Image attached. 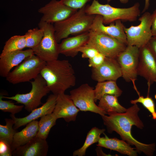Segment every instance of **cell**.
Returning <instances> with one entry per match:
<instances>
[{
	"instance_id": "6da1fadb",
	"label": "cell",
	"mask_w": 156,
	"mask_h": 156,
	"mask_svg": "<svg viewBox=\"0 0 156 156\" xmlns=\"http://www.w3.org/2000/svg\"><path fill=\"white\" fill-rule=\"evenodd\" d=\"M140 110L136 103L127 109L125 112H109L107 113L108 116H101L108 133L115 131L122 140L130 145L134 146L138 153L152 156L155 150V144L141 143L135 138L131 134L132 126L135 125L140 129L144 127L143 123L138 116Z\"/></svg>"
},
{
	"instance_id": "7a4b0ae2",
	"label": "cell",
	"mask_w": 156,
	"mask_h": 156,
	"mask_svg": "<svg viewBox=\"0 0 156 156\" xmlns=\"http://www.w3.org/2000/svg\"><path fill=\"white\" fill-rule=\"evenodd\" d=\"M40 74L54 94L64 93L76 83L74 69L68 60L57 59L46 62Z\"/></svg>"
},
{
	"instance_id": "3957f363",
	"label": "cell",
	"mask_w": 156,
	"mask_h": 156,
	"mask_svg": "<svg viewBox=\"0 0 156 156\" xmlns=\"http://www.w3.org/2000/svg\"><path fill=\"white\" fill-rule=\"evenodd\" d=\"M139 3L128 8H118L108 4H102L97 0H93L91 5H86L85 11L90 15H99L102 16L104 24H110L118 20L133 22L140 14Z\"/></svg>"
},
{
	"instance_id": "277c9868",
	"label": "cell",
	"mask_w": 156,
	"mask_h": 156,
	"mask_svg": "<svg viewBox=\"0 0 156 156\" xmlns=\"http://www.w3.org/2000/svg\"><path fill=\"white\" fill-rule=\"evenodd\" d=\"M86 6L66 19L54 23L55 34L58 43L70 35L75 36L90 30L96 15L87 14Z\"/></svg>"
},
{
	"instance_id": "5b68a950",
	"label": "cell",
	"mask_w": 156,
	"mask_h": 156,
	"mask_svg": "<svg viewBox=\"0 0 156 156\" xmlns=\"http://www.w3.org/2000/svg\"><path fill=\"white\" fill-rule=\"evenodd\" d=\"M46 63L35 54L33 55L10 72L5 77L6 80L14 84L29 81L40 74Z\"/></svg>"
},
{
	"instance_id": "8992f818",
	"label": "cell",
	"mask_w": 156,
	"mask_h": 156,
	"mask_svg": "<svg viewBox=\"0 0 156 156\" xmlns=\"http://www.w3.org/2000/svg\"><path fill=\"white\" fill-rule=\"evenodd\" d=\"M38 25L43 30L44 35L38 45L32 49L34 54L46 62L58 59L59 44L55 37L54 25L40 21Z\"/></svg>"
},
{
	"instance_id": "52a82bcc",
	"label": "cell",
	"mask_w": 156,
	"mask_h": 156,
	"mask_svg": "<svg viewBox=\"0 0 156 156\" xmlns=\"http://www.w3.org/2000/svg\"><path fill=\"white\" fill-rule=\"evenodd\" d=\"M31 89L28 93L17 94L12 96H3V98L14 100L17 103L23 105L25 109L31 112L42 104V98L50 91L46 82L42 76L39 74L34 81L31 82Z\"/></svg>"
},
{
	"instance_id": "ba28073f",
	"label": "cell",
	"mask_w": 156,
	"mask_h": 156,
	"mask_svg": "<svg viewBox=\"0 0 156 156\" xmlns=\"http://www.w3.org/2000/svg\"><path fill=\"white\" fill-rule=\"evenodd\" d=\"M87 43L95 48L106 57L116 59L127 45L106 34L90 30Z\"/></svg>"
},
{
	"instance_id": "9c48e42d",
	"label": "cell",
	"mask_w": 156,
	"mask_h": 156,
	"mask_svg": "<svg viewBox=\"0 0 156 156\" xmlns=\"http://www.w3.org/2000/svg\"><path fill=\"white\" fill-rule=\"evenodd\" d=\"M140 24L132 25L129 28L125 27L127 45L135 46L139 48L147 44L153 36L151 29V14L145 12L139 18Z\"/></svg>"
},
{
	"instance_id": "30bf717a",
	"label": "cell",
	"mask_w": 156,
	"mask_h": 156,
	"mask_svg": "<svg viewBox=\"0 0 156 156\" xmlns=\"http://www.w3.org/2000/svg\"><path fill=\"white\" fill-rule=\"evenodd\" d=\"M70 93V98L80 111L90 112L101 116L107 114L96 104L94 89L88 84H82Z\"/></svg>"
},
{
	"instance_id": "8fae6325",
	"label": "cell",
	"mask_w": 156,
	"mask_h": 156,
	"mask_svg": "<svg viewBox=\"0 0 156 156\" xmlns=\"http://www.w3.org/2000/svg\"><path fill=\"white\" fill-rule=\"evenodd\" d=\"M139 56V48L127 45L116 58L121 70L122 76L125 81H132L133 85L136 80Z\"/></svg>"
},
{
	"instance_id": "7c38bea8",
	"label": "cell",
	"mask_w": 156,
	"mask_h": 156,
	"mask_svg": "<svg viewBox=\"0 0 156 156\" xmlns=\"http://www.w3.org/2000/svg\"><path fill=\"white\" fill-rule=\"evenodd\" d=\"M77 10L66 6L60 0H51L38 11L42 15L40 21L54 24L68 18Z\"/></svg>"
},
{
	"instance_id": "4fadbf2b",
	"label": "cell",
	"mask_w": 156,
	"mask_h": 156,
	"mask_svg": "<svg viewBox=\"0 0 156 156\" xmlns=\"http://www.w3.org/2000/svg\"><path fill=\"white\" fill-rule=\"evenodd\" d=\"M137 72L146 80L149 88L156 80V59L147 44L139 48Z\"/></svg>"
},
{
	"instance_id": "5bb4252c",
	"label": "cell",
	"mask_w": 156,
	"mask_h": 156,
	"mask_svg": "<svg viewBox=\"0 0 156 156\" xmlns=\"http://www.w3.org/2000/svg\"><path fill=\"white\" fill-rule=\"evenodd\" d=\"M120 66L116 59L106 57L102 63L99 67L92 68L91 77L97 82L106 81H116L122 77Z\"/></svg>"
},
{
	"instance_id": "9a60e30c",
	"label": "cell",
	"mask_w": 156,
	"mask_h": 156,
	"mask_svg": "<svg viewBox=\"0 0 156 156\" xmlns=\"http://www.w3.org/2000/svg\"><path fill=\"white\" fill-rule=\"evenodd\" d=\"M80 110L75 106L70 95L58 94L53 112L57 119L62 118L67 122L75 121Z\"/></svg>"
},
{
	"instance_id": "2e32d148",
	"label": "cell",
	"mask_w": 156,
	"mask_h": 156,
	"mask_svg": "<svg viewBox=\"0 0 156 156\" xmlns=\"http://www.w3.org/2000/svg\"><path fill=\"white\" fill-rule=\"evenodd\" d=\"M57 95L52 94L48 97L46 101L40 107L31 111L27 116L22 118L16 117L11 114L10 116L14 121L13 128L16 129L28 123L42 117L53 113L56 104Z\"/></svg>"
},
{
	"instance_id": "e0dca14e",
	"label": "cell",
	"mask_w": 156,
	"mask_h": 156,
	"mask_svg": "<svg viewBox=\"0 0 156 156\" xmlns=\"http://www.w3.org/2000/svg\"><path fill=\"white\" fill-rule=\"evenodd\" d=\"M124 27L125 26L120 20H117L115 22L111 23L109 26H105L103 22L102 16L96 15L90 30L108 35L127 45Z\"/></svg>"
},
{
	"instance_id": "ac0fdd59",
	"label": "cell",
	"mask_w": 156,
	"mask_h": 156,
	"mask_svg": "<svg viewBox=\"0 0 156 156\" xmlns=\"http://www.w3.org/2000/svg\"><path fill=\"white\" fill-rule=\"evenodd\" d=\"M34 54L32 49L18 50L0 55V75L6 77L12 68L21 64L28 57Z\"/></svg>"
},
{
	"instance_id": "d6986e66",
	"label": "cell",
	"mask_w": 156,
	"mask_h": 156,
	"mask_svg": "<svg viewBox=\"0 0 156 156\" xmlns=\"http://www.w3.org/2000/svg\"><path fill=\"white\" fill-rule=\"evenodd\" d=\"M89 38V31L63 39L59 44L60 54L66 56L75 57L79 52V49L87 43Z\"/></svg>"
},
{
	"instance_id": "ffe728a7",
	"label": "cell",
	"mask_w": 156,
	"mask_h": 156,
	"mask_svg": "<svg viewBox=\"0 0 156 156\" xmlns=\"http://www.w3.org/2000/svg\"><path fill=\"white\" fill-rule=\"evenodd\" d=\"M49 146L46 140L35 137L24 145L13 151L14 156H46Z\"/></svg>"
},
{
	"instance_id": "44dd1931",
	"label": "cell",
	"mask_w": 156,
	"mask_h": 156,
	"mask_svg": "<svg viewBox=\"0 0 156 156\" xmlns=\"http://www.w3.org/2000/svg\"><path fill=\"white\" fill-rule=\"evenodd\" d=\"M97 145L111 150L116 151L123 155L129 156H136L138 151L132 148L130 145L123 140L116 138H109L105 135L101 137Z\"/></svg>"
},
{
	"instance_id": "7402d4cb",
	"label": "cell",
	"mask_w": 156,
	"mask_h": 156,
	"mask_svg": "<svg viewBox=\"0 0 156 156\" xmlns=\"http://www.w3.org/2000/svg\"><path fill=\"white\" fill-rule=\"evenodd\" d=\"M38 121L33 120L26 125V127L14 135L10 146L12 152L18 147L27 144L36 136L38 131Z\"/></svg>"
},
{
	"instance_id": "603a6c76",
	"label": "cell",
	"mask_w": 156,
	"mask_h": 156,
	"mask_svg": "<svg viewBox=\"0 0 156 156\" xmlns=\"http://www.w3.org/2000/svg\"><path fill=\"white\" fill-rule=\"evenodd\" d=\"M94 90L95 102L104 95H111L118 97L122 92L117 85L116 81L112 80L98 82Z\"/></svg>"
},
{
	"instance_id": "cb8c5ba5",
	"label": "cell",
	"mask_w": 156,
	"mask_h": 156,
	"mask_svg": "<svg viewBox=\"0 0 156 156\" xmlns=\"http://www.w3.org/2000/svg\"><path fill=\"white\" fill-rule=\"evenodd\" d=\"M116 96L106 94L99 100L98 106L106 112L124 113L127 109L122 106L118 102Z\"/></svg>"
},
{
	"instance_id": "d4e9b609",
	"label": "cell",
	"mask_w": 156,
	"mask_h": 156,
	"mask_svg": "<svg viewBox=\"0 0 156 156\" xmlns=\"http://www.w3.org/2000/svg\"><path fill=\"white\" fill-rule=\"evenodd\" d=\"M105 129H100L94 127L92 128L87 133L85 142L79 148L73 153L74 156H83L86 154L87 148L92 144L98 142L101 135L104 133Z\"/></svg>"
},
{
	"instance_id": "484cf974",
	"label": "cell",
	"mask_w": 156,
	"mask_h": 156,
	"mask_svg": "<svg viewBox=\"0 0 156 156\" xmlns=\"http://www.w3.org/2000/svg\"><path fill=\"white\" fill-rule=\"evenodd\" d=\"M40 118L38 121V131L36 137L46 140L51 129L55 125L57 119L53 113Z\"/></svg>"
},
{
	"instance_id": "4316f807",
	"label": "cell",
	"mask_w": 156,
	"mask_h": 156,
	"mask_svg": "<svg viewBox=\"0 0 156 156\" xmlns=\"http://www.w3.org/2000/svg\"><path fill=\"white\" fill-rule=\"evenodd\" d=\"M25 47L26 44L25 35H15L6 42L0 55L12 51L23 50Z\"/></svg>"
},
{
	"instance_id": "83f0119b",
	"label": "cell",
	"mask_w": 156,
	"mask_h": 156,
	"mask_svg": "<svg viewBox=\"0 0 156 156\" xmlns=\"http://www.w3.org/2000/svg\"><path fill=\"white\" fill-rule=\"evenodd\" d=\"M5 125H0V141H2L10 146L13 137L17 132L13 128L14 121L11 118H6Z\"/></svg>"
},
{
	"instance_id": "f1b7e54d",
	"label": "cell",
	"mask_w": 156,
	"mask_h": 156,
	"mask_svg": "<svg viewBox=\"0 0 156 156\" xmlns=\"http://www.w3.org/2000/svg\"><path fill=\"white\" fill-rule=\"evenodd\" d=\"M44 35L43 30L36 27L28 30L24 35L26 47L33 49L40 43Z\"/></svg>"
},
{
	"instance_id": "f546056e",
	"label": "cell",
	"mask_w": 156,
	"mask_h": 156,
	"mask_svg": "<svg viewBox=\"0 0 156 156\" xmlns=\"http://www.w3.org/2000/svg\"><path fill=\"white\" fill-rule=\"evenodd\" d=\"M139 97L138 98L130 101V102L133 104L140 103L146 108L151 114L153 118L156 120V111L155 110V104L154 101L151 97L148 95L144 97L143 96H140L139 92L138 93Z\"/></svg>"
},
{
	"instance_id": "4dcf8cb0",
	"label": "cell",
	"mask_w": 156,
	"mask_h": 156,
	"mask_svg": "<svg viewBox=\"0 0 156 156\" xmlns=\"http://www.w3.org/2000/svg\"><path fill=\"white\" fill-rule=\"evenodd\" d=\"M3 96L2 94H0V109L1 111L9 112L14 115L22 110L24 107L23 105H16L10 101L3 100Z\"/></svg>"
},
{
	"instance_id": "1f68e13d",
	"label": "cell",
	"mask_w": 156,
	"mask_h": 156,
	"mask_svg": "<svg viewBox=\"0 0 156 156\" xmlns=\"http://www.w3.org/2000/svg\"><path fill=\"white\" fill-rule=\"evenodd\" d=\"M79 52L81 53V57L84 58H91L99 53L97 50L93 46L86 44L81 47Z\"/></svg>"
},
{
	"instance_id": "d6a6232c",
	"label": "cell",
	"mask_w": 156,
	"mask_h": 156,
	"mask_svg": "<svg viewBox=\"0 0 156 156\" xmlns=\"http://www.w3.org/2000/svg\"><path fill=\"white\" fill-rule=\"evenodd\" d=\"M65 5L71 8L78 10L86 5L91 0H60Z\"/></svg>"
},
{
	"instance_id": "836d02e7",
	"label": "cell",
	"mask_w": 156,
	"mask_h": 156,
	"mask_svg": "<svg viewBox=\"0 0 156 156\" xmlns=\"http://www.w3.org/2000/svg\"><path fill=\"white\" fill-rule=\"evenodd\" d=\"M106 57L102 53H99L89 59V67L92 68L99 67L103 62Z\"/></svg>"
},
{
	"instance_id": "e575fe53",
	"label": "cell",
	"mask_w": 156,
	"mask_h": 156,
	"mask_svg": "<svg viewBox=\"0 0 156 156\" xmlns=\"http://www.w3.org/2000/svg\"><path fill=\"white\" fill-rule=\"evenodd\" d=\"M12 151L10 146L5 143L0 141V156H11Z\"/></svg>"
},
{
	"instance_id": "d590c367",
	"label": "cell",
	"mask_w": 156,
	"mask_h": 156,
	"mask_svg": "<svg viewBox=\"0 0 156 156\" xmlns=\"http://www.w3.org/2000/svg\"><path fill=\"white\" fill-rule=\"evenodd\" d=\"M147 44L156 59V36H152Z\"/></svg>"
},
{
	"instance_id": "8d00e7d4",
	"label": "cell",
	"mask_w": 156,
	"mask_h": 156,
	"mask_svg": "<svg viewBox=\"0 0 156 156\" xmlns=\"http://www.w3.org/2000/svg\"><path fill=\"white\" fill-rule=\"evenodd\" d=\"M151 29L152 36H156V9L151 14Z\"/></svg>"
},
{
	"instance_id": "74e56055",
	"label": "cell",
	"mask_w": 156,
	"mask_h": 156,
	"mask_svg": "<svg viewBox=\"0 0 156 156\" xmlns=\"http://www.w3.org/2000/svg\"><path fill=\"white\" fill-rule=\"evenodd\" d=\"M150 5L149 0H145V3L144 7L142 13H143L145 12V11L148 9Z\"/></svg>"
},
{
	"instance_id": "f35d334b",
	"label": "cell",
	"mask_w": 156,
	"mask_h": 156,
	"mask_svg": "<svg viewBox=\"0 0 156 156\" xmlns=\"http://www.w3.org/2000/svg\"><path fill=\"white\" fill-rule=\"evenodd\" d=\"M112 0H107L108 2H109L111 1ZM120 2L122 3H126L129 1V0H119Z\"/></svg>"
},
{
	"instance_id": "ab89813d",
	"label": "cell",
	"mask_w": 156,
	"mask_h": 156,
	"mask_svg": "<svg viewBox=\"0 0 156 156\" xmlns=\"http://www.w3.org/2000/svg\"><path fill=\"white\" fill-rule=\"evenodd\" d=\"M155 82H156V80H155Z\"/></svg>"
}]
</instances>
